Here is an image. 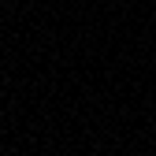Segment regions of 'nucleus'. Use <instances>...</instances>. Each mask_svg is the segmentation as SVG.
<instances>
[]
</instances>
